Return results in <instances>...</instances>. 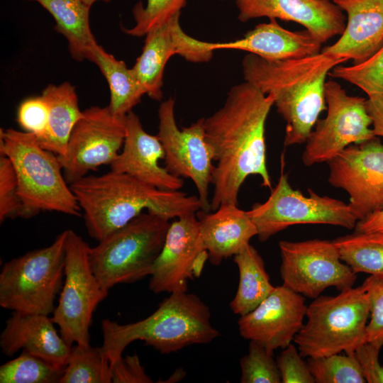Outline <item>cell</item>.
I'll return each instance as SVG.
<instances>
[{
    "label": "cell",
    "mask_w": 383,
    "mask_h": 383,
    "mask_svg": "<svg viewBox=\"0 0 383 383\" xmlns=\"http://www.w3.org/2000/svg\"><path fill=\"white\" fill-rule=\"evenodd\" d=\"M274 97L245 81L231 88L223 106L204 118L206 139L216 162L212 173L210 204L238 205L239 190L250 175L272 188L267 167L265 123Z\"/></svg>",
    "instance_id": "cell-1"
},
{
    "label": "cell",
    "mask_w": 383,
    "mask_h": 383,
    "mask_svg": "<svg viewBox=\"0 0 383 383\" xmlns=\"http://www.w3.org/2000/svg\"><path fill=\"white\" fill-rule=\"evenodd\" d=\"M348 59L321 51L297 59L270 61L248 53L242 60L244 80L274 97L286 121L284 146L305 143L326 109V76Z\"/></svg>",
    "instance_id": "cell-2"
},
{
    "label": "cell",
    "mask_w": 383,
    "mask_h": 383,
    "mask_svg": "<svg viewBox=\"0 0 383 383\" xmlns=\"http://www.w3.org/2000/svg\"><path fill=\"white\" fill-rule=\"evenodd\" d=\"M70 186L83 212L87 233L98 242L145 210L169 220L201 210L198 196L160 189L112 170L99 176L87 175Z\"/></svg>",
    "instance_id": "cell-3"
},
{
    "label": "cell",
    "mask_w": 383,
    "mask_h": 383,
    "mask_svg": "<svg viewBox=\"0 0 383 383\" xmlns=\"http://www.w3.org/2000/svg\"><path fill=\"white\" fill-rule=\"evenodd\" d=\"M101 349L112 365L132 342L143 340L162 354L186 347L207 344L220 335L211 322L209 306L196 295L175 292L165 298L147 318L120 324L101 322Z\"/></svg>",
    "instance_id": "cell-4"
},
{
    "label": "cell",
    "mask_w": 383,
    "mask_h": 383,
    "mask_svg": "<svg viewBox=\"0 0 383 383\" xmlns=\"http://www.w3.org/2000/svg\"><path fill=\"white\" fill-rule=\"evenodd\" d=\"M0 154L10 160L19 195L33 216L40 211L81 216V209L65 180L57 155L43 148L33 134L1 128Z\"/></svg>",
    "instance_id": "cell-5"
},
{
    "label": "cell",
    "mask_w": 383,
    "mask_h": 383,
    "mask_svg": "<svg viewBox=\"0 0 383 383\" xmlns=\"http://www.w3.org/2000/svg\"><path fill=\"white\" fill-rule=\"evenodd\" d=\"M170 220L154 212H143L123 228L89 247L91 267L106 291L152 274L164 245Z\"/></svg>",
    "instance_id": "cell-6"
},
{
    "label": "cell",
    "mask_w": 383,
    "mask_h": 383,
    "mask_svg": "<svg viewBox=\"0 0 383 383\" xmlns=\"http://www.w3.org/2000/svg\"><path fill=\"white\" fill-rule=\"evenodd\" d=\"M306 316L294 339L302 357L350 353L367 342L370 302L362 285L336 296L320 295L307 306Z\"/></svg>",
    "instance_id": "cell-7"
},
{
    "label": "cell",
    "mask_w": 383,
    "mask_h": 383,
    "mask_svg": "<svg viewBox=\"0 0 383 383\" xmlns=\"http://www.w3.org/2000/svg\"><path fill=\"white\" fill-rule=\"evenodd\" d=\"M67 230L43 248L6 262L0 273V306L13 311L50 315L62 287Z\"/></svg>",
    "instance_id": "cell-8"
},
{
    "label": "cell",
    "mask_w": 383,
    "mask_h": 383,
    "mask_svg": "<svg viewBox=\"0 0 383 383\" xmlns=\"http://www.w3.org/2000/svg\"><path fill=\"white\" fill-rule=\"evenodd\" d=\"M88 243L67 230L64 276L60 299L52 320L70 346L89 345V328L97 306L108 294L91 267Z\"/></svg>",
    "instance_id": "cell-9"
},
{
    "label": "cell",
    "mask_w": 383,
    "mask_h": 383,
    "mask_svg": "<svg viewBox=\"0 0 383 383\" xmlns=\"http://www.w3.org/2000/svg\"><path fill=\"white\" fill-rule=\"evenodd\" d=\"M247 213L262 242L293 225L328 224L352 229L357 221L348 204L320 196L311 189L308 196L293 189L284 172L283 162L278 183L267 200Z\"/></svg>",
    "instance_id": "cell-10"
},
{
    "label": "cell",
    "mask_w": 383,
    "mask_h": 383,
    "mask_svg": "<svg viewBox=\"0 0 383 383\" xmlns=\"http://www.w3.org/2000/svg\"><path fill=\"white\" fill-rule=\"evenodd\" d=\"M325 97L327 114L317 121L306 141L302 155L306 166L328 162L348 146L376 137L365 98L348 95L333 80L325 84Z\"/></svg>",
    "instance_id": "cell-11"
},
{
    "label": "cell",
    "mask_w": 383,
    "mask_h": 383,
    "mask_svg": "<svg viewBox=\"0 0 383 383\" xmlns=\"http://www.w3.org/2000/svg\"><path fill=\"white\" fill-rule=\"evenodd\" d=\"M280 274L283 285L315 299L328 287L343 291L353 287L357 274L341 260L333 241L282 240Z\"/></svg>",
    "instance_id": "cell-12"
},
{
    "label": "cell",
    "mask_w": 383,
    "mask_h": 383,
    "mask_svg": "<svg viewBox=\"0 0 383 383\" xmlns=\"http://www.w3.org/2000/svg\"><path fill=\"white\" fill-rule=\"evenodd\" d=\"M158 118L157 135L165 150L166 170L175 177L191 179L198 192L201 210L209 212L214 160L205 136L204 118L179 129L175 118L174 100L170 97L160 104Z\"/></svg>",
    "instance_id": "cell-13"
},
{
    "label": "cell",
    "mask_w": 383,
    "mask_h": 383,
    "mask_svg": "<svg viewBox=\"0 0 383 383\" xmlns=\"http://www.w3.org/2000/svg\"><path fill=\"white\" fill-rule=\"evenodd\" d=\"M126 116L114 115L108 106L83 111L71 132L65 153L57 155L69 184L114 161L123 145Z\"/></svg>",
    "instance_id": "cell-14"
},
{
    "label": "cell",
    "mask_w": 383,
    "mask_h": 383,
    "mask_svg": "<svg viewBox=\"0 0 383 383\" xmlns=\"http://www.w3.org/2000/svg\"><path fill=\"white\" fill-rule=\"evenodd\" d=\"M328 163L329 184L348 192L357 221L383 209V143L379 140L352 144Z\"/></svg>",
    "instance_id": "cell-15"
},
{
    "label": "cell",
    "mask_w": 383,
    "mask_h": 383,
    "mask_svg": "<svg viewBox=\"0 0 383 383\" xmlns=\"http://www.w3.org/2000/svg\"><path fill=\"white\" fill-rule=\"evenodd\" d=\"M180 13L148 32L141 55L131 68L145 94L160 101L163 96V75L170 58L179 55L192 62H207L213 57V43L195 39L184 32Z\"/></svg>",
    "instance_id": "cell-16"
},
{
    "label": "cell",
    "mask_w": 383,
    "mask_h": 383,
    "mask_svg": "<svg viewBox=\"0 0 383 383\" xmlns=\"http://www.w3.org/2000/svg\"><path fill=\"white\" fill-rule=\"evenodd\" d=\"M207 259L196 213L178 218L170 223L150 276V289L155 294L187 292L188 279L200 276Z\"/></svg>",
    "instance_id": "cell-17"
},
{
    "label": "cell",
    "mask_w": 383,
    "mask_h": 383,
    "mask_svg": "<svg viewBox=\"0 0 383 383\" xmlns=\"http://www.w3.org/2000/svg\"><path fill=\"white\" fill-rule=\"evenodd\" d=\"M306 311L303 296L282 284L275 287L252 311L240 316L238 331L243 338L274 352L294 341Z\"/></svg>",
    "instance_id": "cell-18"
},
{
    "label": "cell",
    "mask_w": 383,
    "mask_h": 383,
    "mask_svg": "<svg viewBox=\"0 0 383 383\" xmlns=\"http://www.w3.org/2000/svg\"><path fill=\"white\" fill-rule=\"evenodd\" d=\"M236 6L241 22L262 17L295 22L322 44L340 35L346 25L345 13L333 0H236Z\"/></svg>",
    "instance_id": "cell-19"
},
{
    "label": "cell",
    "mask_w": 383,
    "mask_h": 383,
    "mask_svg": "<svg viewBox=\"0 0 383 383\" xmlns=\"http://www.w3.org/2000/svg\"><path fill=\"white\" fill-rule=\"evenodd\" d=\"M165 156L158 136L147 133L138 116L129 112L126 116L122 150L110 165L111 170L128 174L160 189L179 190L184 184L182 179L159 165Z\"/></svg>",
    "instance_id": "cell-20"
},
{
    "label": "cell",
    "mask_w": 383,
    "mask_h": 383,
    "mask_svg": "<svg viewBox=\"0 0 383 383\" xmlns=\"http://www.w3.org/2000/svg\"><path fill=\"white\" fill-rule=\"evenodd\" d=\"M47 315L13 311L0 335L4 354L12 356L18 350L66 366L72 346L68 345Z\"/></svg>",
    "instance_id": "cell-21"
},
{
    "label": "cell",
    "mask_w": 383,
    "mask_h": 383,
    "mask_svg": "<svg viewBox=\"0 0 383 383\" xmlns=\"http://www.w3.org/2000/svg\"><path fill=\"white\" fill-rule=\"evenodd\" d=\"M345 13L339 39L321 51L360 63L383 45V0H333Z\"/></svg>",
    "instance_id": "cell-22"
},
{
    "label": "cell",
    "mask_w": 383,
    "mask_h": 383,
    "mask_svg": "<svg viewBox=\"0 0 383 383\" xmlns=\"http://www.w3.org/2000/svg\"><path fill=\"white\" fill-rule=\"evenodd\" d=\"M321 43L307 30L292 31L282 27L276 19L257 25L240 39L213 43V49L246 51L270 61L297 59L316 55Z\"/></svg>",
    "instance_id": "cell-23"
},
{
    "label": "cell",
    "mask_w": 383,
    "mask_h": 383,
    "mask_svg": "<svg viewBox=\"0 0 383 383\" xmlns=\"http://www.w3.org/2000/svg\"><path fill=\"white\" fill-rule=\"evenodd\" d=\"M198 219L204 249L214 265L238 254L257 234L247 211L236 204L221 205L212 213H203Z\"/></svg>",
    "instance_id": "cell-24"
},
{
    "label": "cell",
    "mask_w": 383,
    "mask_h": 383,
    "mask_svg": "<svg viewBox=\"0 0 383 383\" xmlns=\"http://www.w3.org/2000/svg\"><path fill=\"white\" fill-rule=\"evenodd\" d=\"M41 96L48 105L49 117L47 133L38 142L45 150L57 155H63L71 132L83 113L75 87L68 82L49 84Z\"/></svg>",
    "instance_id": "cell-25"
},
{
    "label": "cell",
    "mask_w": 383,
    "mask_h": 383,
    "mask_svg": "<svg viewBox=\"0 0 383 383\" xmlns=\"http://www.w3.org/2000/svg\"><path fill=\"white\" fill-rule=\"evenodd\" d=\"M39 4L55 21L54 29L68 43L72 57L87 60L91 49L98 44L89 23L90 9L81 0H27Z\"/></svg>",
    "instance_id": "cell-26"
},
{
    "label": "cell",
    "mask_w": 383,
    "mask_h": 383,
    "mask_svg": "<svg viewBox=\"0 0 383 383\" xmlns=\"http://www.w3.org/2000/svg\"><path fill=\"white\" fill-rule=\"evenodd\" d=\"M88 60L94 63L105 77L110 90L108 105L116 116L125 117L141 100L145 91L123 60H117L96 44L88 55Z\"/></svg>",
    "instance_id": "cell-27"
},
{
    "label": "cell",
    "mask_w": 383,
    "mask_h": 383,
    "mask_svg": "<svg viewBox=\"0 0 383 383\" xmlns=\"http://www.w3.org/2000/svg\"><path fill=\"white\" fill-rule=\"evenodd\" d=\"M233 260L238 269L239 282L230 308L235 314L243 316L255 309L275 287L270 282L261 255L251 245L234 255Z\"/></svg>",
    "instance_id": "cell-28"
},
{
    "label": "cell",
    "mask_w": 383,
    "mask_h": 383,
    "mask_svg": "<svg viewBox=\"0 0 383 383\" xmlns=\"http://www.w3.org/2000/svg\"><path fill=\"white\" fill-rule=\"evenodd\" d=\"M354 272L383 277V233H357L333 240Z\"/></svg>",
    "instance_id": "cell-29"
},
{
    "label": "cell",
    "mask_w": 383,
    "mask_h": 383,
    "mask_svg": "<svg viewBox=\"0 0 383 383\" xmlns=\"http://www.w3.org/2000/svg\"><path fill=\"white\" fill-rule=\"evenodd\" d=\"M60 383H111V362L101 348L75 344Z\"/></svg>",
    "instance_id": "cell-30"
},
{
    "label": "cell",
    "mask_w": 383,
    "mask_h": 383,
    "mask_svg": "<svg viewBox=\"0 0 383 383\" xmlns=\"http://www.w3.org/2000/svg\"><path fill=\"white\" fill-rule=\"evenodd\" d=\"M65 366H60L22 350L0 367L1 383L59 382Z\"/></svg>",
    "instance_id": "cell-31"
},
{
    "label": "cell",
    "mask_w": 383,
    "mask_h": 383,
    "mask_svg": "<svg viewBox=\"0 0 383 383\" xmlns=\"http://www.w3.org/2000/svg\"><path fill=\"white\" fill-rule=\"evenodd\" d=\"M307 365L317 383H365L355 352L308 357Z\"/></svg>",
    "instance_id": "cell-32"
},
{
    "label": "cell",
    "mask_w": 383,
    "mask_h": 383,
    "mask_svg": "<svg viewBox=\"0 0 383 383\" xmlns=\"http://www.w3.org/2000/svg\"><path fill=\"white\" fill-rule=\"evenodd\" d=\"M329 74L357 87L367 96L383 93V45L365 61L350 66L338 65Z\"/></svg>",
    "instance_id": "cell-33"
},
{
    "label": "cell",
    "mask_w": 383,
    "mask_h": 383,
    "mask_svg": "<svg viewBox=\"0 0 383 383\" xmlns=\"http://www.w3.org/2000/svg\"><path fill=\"white\" fill-rule=\"evenodd\" d=\"M187 0H147L144 6L140 1L133 9L135 22L133 27L124 29L132 36H145L148 32L169 21L186 6Z\"/></svg>",
    "instance_id": "cell-34"
},
{
    "label": "cell",
    "mask_w": 383,
    "mask_h": 383,
    "mask_svg": "<svg viewBox=\"0 0 383 383\" xmlns=\"http://www.w3.org/2000/svg\"><path fill=\"white\" fill-rule=\"evenodd\" d=\"M273 353L255 341L240 359L241 383H280L279 370Z\"/></svg>",
    "instance_id": "cell-35"
},
{
    "label": "cell",
    "mask_w": 383,
    "mask_h": 383,
    "mask_svg": "<svg viewBox=\"0 0 383 383\" xmlns=\"http://www.w3.org/2000/svg\"><path fill=\"white\" fill-rule=\"evenodd\" d=\"M34 216L25 206L18 193L13 167L5 155H0V222L8 218Z\"/></svg>",
    "instance_id": "cell-36"
},
{
    "label": "cell",
    "mask_w": 383,
    "mask_h": 383,
    "mask_svg": "<svg viewBox=\"0 0 383 383\" xmlns=\"http://www.w3.org/2000/svg\"><path fill=\"white\" fill-rule=\"evenodd\" d=\"M370 302L367 342L383 346V277L370 275L362 284Z\"/></svg>",
    "instance_id": "cell-37"
},
{
    "label": "cell",
    "mask_w": 383,
    "mask_h": 383,
    "mask_svg": "<svg viewBox=\"0 0 383 383\" xmlns=\"http://www.w3.org/2000/svg\"><path fill=\"white\" fill-rule=\"evenodd\" d=\"M49 111L45 99L40 96L23 100L17 111V121L25 132L33 134L38 141L46 135Z\"/></svg>",
    "instance_id": "cell-38"
},
{
    "label": "cell",
    "mask_w": 383,
    "mask_h": 383,
    "mask_svg": "<svg viewBox=\"0 0 383 383\" xmlns=\"http://www.w3.org/2000/svg\"><path fill=\"white\" fill-rule=\"evenodd\" d=\"M282 382L315 383L307 363H305L298 348L293 344L282 349L277 358Z\"/></svg>",
    "instance_id": "cell-39"
},
{
    "label": "cell",
    "mask_w": 383,
    "mask_h": 383,
    "mask_svg": "<svg viewBox=\"0 0 383 383\" xmlns=\"http://www.w3.org/2000/svg\"><path fill=\"white\" fill-rule=\"evenodd\" d=\"M111 366V380L113 383H151L136 354L121 356Z\"/></svg>",
    "instance_id": "cell-40"
},
{
    "label": "cell",
    "mask_w": 383,
    "mask_h": 383,
    "mask_svg": "<svg viewBox=\"0 0 383 383\" xmlns=\"http://www.w3.org/2000/svg\"><path fill=\"white\" fill-rule=\"evenodd\" d=\"M382 347L366 342L355 350L363 376L368 383H383V365L379 362Z\"/></svg>",
    "instance_id": "cell-41"
},
{
    "label": "cell",
    "mask_w": 383,
    "mask_h": 383,
    "mask_svg": "<svg viewBox=\"0 0 383 383\" xmlns=\"http://www.w3.org/2000/svg\"><path fill=\"white\" fill-rule=\"evenodd\" d=\"M366 107L374 135L383 137V93L368 96Z\"/></svg>",
    "instance_id": "cell-42"
},
{
    "label": "cell",
    "mask_w": 383,
    "mask_h": 383,
    "mask_svg": "<svg viewBox=\"0 0 383 383\" xmlns=\"http://www.w3.org/2000/svg\"><path fill=\"white\" fill-rule=\"evenodd\" d=\"M355 230L357 233H383V209L357 221Z\"/></svg>",
    "instance_id": "cell-43"
},
{
    "label": "cell",
    "mask_w": 383,
    "mask_h": 383,
    "mask_svg": "<svg viewBox=\"0 0 383 383\" xmlns=\"http://www.w3.org/2000/svg\"><path fill=\"white\" fill-rule=\"evenodd\" d=\"M85 5H87L88 7L91 8L92 5L96 3L98 1H101L105 3H109L113 0H81Z\"/></svg>",
    "instance_id": "cell-44"
}]
</instances>
